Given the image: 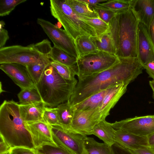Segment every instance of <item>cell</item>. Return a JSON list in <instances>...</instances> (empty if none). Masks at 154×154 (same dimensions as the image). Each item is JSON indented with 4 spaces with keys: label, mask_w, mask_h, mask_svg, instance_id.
<instances>
[{
    "label": "cell",
    "mask_w": 154,
    "mask_h": 154,
    "mask_svg": "<svg viewBox=\"0 0 154 154\" xmlns=\"http://www.w3.org/2000/svg\"><path fill=\"white\" fill-rule=\"evenodd\" d=\"M119 58V63L103 71L78 77L69 100L72 106L112 86L121 83L128 85L142 73L143 68L137 57Z\"/></svg>",
    "instance_id": "6da1fadb"
},
{
    "label": "cell",
    "mask_w": 154,
    "mask_h": 154,
    "mask_svg": "<svg viewBox=\"0 0 154 154\" xmlns=\"http://www.w3.org/2000/svg\"><path fill=\"white\" fill-rule=\"evenodd\" d=\"M139 21L131 7L116 13L109 24V32L114 41L119 57L137 58Z\"/></svg>",
    "instance_id": "7a4b0ae2"
},
{
    "label": "cell",
    "mask_w": 154,
    "mask_h": 154,
    "mask_svg": "<svg viewBox=\"0 0 154 154\" xmlns=\"http://www.w3.org/2000/svg\"><path fill=\"white\" fill-rule=\"evenodd\" d=\"M0 135L11 148H34L21 116L19 104L13 100H5L0 106Z\"/></svg>",
    "instance_id": "3957f363"
},
{
    "label": "cell",
    "mask_w": 154,
    "mask_h": 154,
    "mask_svg": "<svg viewBox=\"0 0 154 154\" xmlns=\"http://www.w3.org/2000/svg\"><path fill=\"white\" fill-rule=\"evenodd\" d=\"M77 82L64 79L50 64L36 87L45 106L55 107L69 100Z\"/></svg>",
    "instance_id": "277c9868"
},
{
    "label": "cell",
    "mask_w": 154,
    "mask_h": 154,
    "mask_svg": "<svg viewBox=\"0 0 154 154\" xmlns=\"http://www.w3.org/2000/svg\"><path fill=\"white\" fill-rule=\"evenodd\" d=\"M51 48L47 39L26 46H4L0 48V64L16 63L26 66L49 57Z\"/></svg>",
    "instance_id": "5b68a950"
},
{
    "label": "cell",
    "mask_w": 154,
    "mask_h": 154,
    "mask_svg": "<svg viewBox=\"0 0 154 154\" xmlns=\"http://www.w3.org/2000/svg\"><path fill=\"white\" fill-rule=\"evenodd\" d=\"M50 8L51 15L74 41L82 35L97 36L94 28L83 20V16L74 12L66 0H50Z\"/></svg>",
    "instance_id": "8992f818"
},
{
    "label": "cell",
    "mask_w": 154,
    "mask_h": 154,
    "mask_svg": "<svg viewBox=\"0 0 154 154\" xmlns=\"http://www.w3.org/2000/svg\"><path fill=\"white\" fill-rule=\"evenodd\" d=\"M120 61L117 55L104 51L79 56L76 66L78 77L91 75L103 71Z\"/></svg>",
    "instance_id": "52a82bcc"
},
{
    "label": "cell",
    "mask_w": 154,
    "mask_h": 154,
    "mask_svg": "<svg viewBox=\"0 0 154 154\" xmlns=\"http://www.w3.org/2000/svg\"><path fill=\"white\" fill-rule=\"evenodd\" d=\"M51 126L53 138L57 146L72 154H88L84 145L86 136L58 125Z\"/></svg>",
    "instance_id": "ba28073f"
},
{
    "label": "cell",
    "mask_w": 154,
    "mask_h": 154,
    "mask_svg": "<svg viewBox=\"0 0 154 154\" xmlns=\"http://www.w3.org/2000/svg\"><path fill=\"white\" fill-rule=\"evenodd\" d=\"M37 22L53 43L54 46L77 59L78 58L75 41L64 29L41 18L37 19Z\"/></svg>",
    "instance_id": "9c48e42d"
},
{
    "label": "cell",
    "mask_w": 154,
    "mask_h": 154,
    "mask_svg": "<svg viewBox=\"0 0 154 154\" xmlns=\"http://www.w3.org/2000/svg\"><path fill=\"white\" fill-rule=\"evenodd\" d=\"M116 130L147 137L154 133V115L135 116L111 123Z\"/></svg>",
    "instance_id": "30bf717a"
},
{
    "label": "cell",
    "mask_w": 154,
    "mask_h": 154,
    "mask_svg": "<svg viewBox=\"0 0 154 154\" xmlns=\"http://www.w3.org/2000/svg\"><path fill=\"white\" fill-rule=\"evenodd\" d=\"M101 120L98 108L87 111L74 110L70 129L84 135H91L94 126Z\"/></svg>",
    "instance_id": "8fae6325"
},
{
    "label": "cell",
    "mask_w": 154,
    "mask_h": 154,
    "mask_svg": "<svg viewBox=\"0 0 154 154\" xmlns=\"http://www.w3.org/2000/svg\"><path fill=\"white\" fill-rule=\"evenodd\" d=\"M24 125L35 149L45 145L57 146L53 138L51 125L44 121L24 122Z\"/></svg>",
    "instance_id": "7c38bea8"
},
{
    "label": "cell",
    "mask_w": 154,
    "mask_h": 154,
    "mask_svg": "<svg viewBox=\"0 0 154 154\" xmlns=\"http://www.w3.org/2000/svg\"><path fill=\"white\" fill-rule=\"evenodd\" d=\"M0 69L9 76L21 90L35 88L36 85L26 67L16 63L0 64Z\"/></svg>",
    "instance_id": "4fadbf2b"
},
{
    "label": "cell",
    "mask_w": 154,
    "mask_h": 154,
    "mask_svg": "<svg viewBox=\"0 0 154 154\" xmlns=\"http://www.w3.org/2000/svg\"><path fill=\"white\" fill-rule=\"evenodd\" d=\"M137 58L142 66L154 61V45L145 25L140 23L138 30Z\"/></svg>",
    "instance_id": "5bb4252c"
},
{
    "label": "cell",
    "mask_w": 154,
    "mask_h": 154,
    "mask_svg": "<svg viewBox=\"0 0 154 154\" xmlns=\"http://www.w3.org/2000/svg\"><path fill=\"white\" fill-rule=\"evenodd\" d=\"M128 85L123 83L119 84L110 88L98 108L102 120H105L109 115L111 109L126 91Z\"/></svg>",
    "instance_id": "9a60e30c"
},
{
    "label": "cell",
    "mask_w": 154,
    "mask_h": 154,
    "mask_svg": "<svg viewBox=\"0 0 154 154\" xmlns=\"http://www.w3.org/2000/svg\"><path fill=\"white\" fill-rule=\"evenodd\" d=\"M114 140L115 143L131 150L149 146L147 137L137 135L121 130H115Z\"/></svg>",
    "instance_id": "2e32d148"
},
{
    "label": "cell",
    "mask_w": 154,
    "mask_h": 154,
    "mask_svg": "<svg viewBox=\"0 0 154 154\" xmlns=\"http://www.w3.org/2000/svg\"><path fill=\"white\" fill-rule=\"evenodd\" d=\"M131 8L147 29L154 20V0H131Z\"/></svg>",
    "instance_id": "e0dca14e"
},
{
    "label": "cell",
    "mask_w": 154,
    "mask_h": 154,
    "mask_svg": "<svg viewBox=\"0 0 154 154\" xmlns=\"http://www.w3.org/2000/svg\"><path fill=\"white\" fill-rule=\"evenodd\" d=\"M21 116L24 122L43 121V115L46 106L43 102L28 104H19Z\"/></svg>",
    "instance_id": "ac0fdd59"
},
{
    "label": "cell",
    "mask_w": 154,
    "mask_h": 154,
    "mask_svg": "<svg viewBox=\"0 0 154 154\" xmlns=\"http://www.w3.org/2000/svg\"><path fill=\"white\" fill-rule=\"evenodd\" d=\"M115 130L111 123L104 120L101 121L94 126L92 134L96 136L105 143L110 147L115 143L114 140Z\"/></svg>",
    "instance_id": "d6986e66"
},
{
    "label": "cell",
    "mask_w": 154,
    "mask_h": 154,
    "mask_svg": "<svg viewBox=\"0 0 154 154\" xmlns=\"http://www.w3.org/2000/svg\"><path fill=\"white\" fill-rule=\"evenodd\" d=\"M112 86L93 94L72 107L74 110L79 111L90 110L98 108L105 95Z\"/></svg>",
    "instance_id": "ffe728a7"
},
{
    "label": "cell",
    "mask_w": 154,
    "mask_h": 154,
    "mask_svg": "<svg viewBox=\"0 0 154 154\" xmlns=\"http://www.w3.org/2000/svg\"><path fill=\"white\" fill-rule=\"evenodd\" d=\"M58 115L59 125L70 129L73 117L74 109L71 105L69 100L61 103L56 107Z\"/></svg>",
    "instance_id": "44dd1931"
},
{
    "label": "cell",
    "mask_w": 154,
    "mask_h": 154,
    "mask_svg": "<svg viewBox=\"0 0 154 154\" xmlns=\"http://www.w3.org/2000/svg\"><path fill=\"white\" fill-rule=\"evenodd\" d=\"M90 38L98 51L116 55L115 44L109 31L99 36H90Z\"/></svg>",
    "instance_id": "7402d4cb"
},
{
    "label": "cell",
    "mask_w": 154,
    "mask_h": 154,
    "mask_svg": "<svg viewBox=\"0 0 154 154\" xmlns=\"http://www.w3.org/2000/svg\"><path fill=\"white\" fill-rule=\"evenodd\" d=\"M74 12L77 14L89 18H99L93 8L81 0H66Z\"/></svg>",
    "instance_id": "603a6c76"
},
{
    "label": "cell",
    "mask_w": 154,
    "mask_h": 154,
    "mask_svg": "<svg viewBox=\"0 0 154 154\" xmlns=\"http://www.w3.org/2000/svg\"><path fill=\"white\" fill-rule=\"evenodd\" d=\"M49 57L52 61L69 67H74L76 65L77 58L54 46L52 47Z\"/></svg>",
    "instance_id": "cb8c5ba5"
},
{
    "label": "cell",
    "mask_w": 154,
    "mask_h": 154,
    "mask_svg": "<svg viewBox=\"0 0 154 154\" xmlns=\"http://www.w3.org/2000/svg\"><path fill=\"white\" fill-rule=\"evenodd\" d=\"M51 61L48 57L25 66L35 85L40 81L46 68L51 64Z\"/></svg>",
    "instance_id": "d4e9b609"
},
{
    "label": "cell",
    "mask_w": 154,
    "mask_h": 154,
    "mask_svg": "<svg viewBox=\"0 0 154 154\" xmlns=\"http://www.w3.org/2000/svg\"><path fill=\"white\" fill-rule=\"evenodd\" d=\"M75 42L79 57L99 51L92 41L90 36H81L77 38Z\"/></svg>",
    "instance_id": "484cf974"
},
{
    "label": "cell",
    "mask_w": 154,
    "mask_h": 154,
    "mask_svg": "<svg viewBox=\"0 0 154 154\" xmlns=\"http://www.w3.org/2000/svg\"><path fill=\"white\" fill-rule=\"evenodd\" d=\"M84 145L88 154H113L110 146L99 143L92 137H87Z\"/></svg>",
    "instance_id": "4316f807"
},
{
    "label": "cell",
    "mask_w": 154,
    "mask_h": 154,
    "mask_svg": "<svg viewBox=\"0 0 154 154\" xmlns=\"http://www.w3.org/2000/svg\"><path fill=\"white\" fill-rule=\"evenodd\" d=\"M20 104H28L43 102L36 89L22 90L17 94Z\"/></svg>",
    "instance_id": "83f0119b"
},
{
    "label": "cell",
    "mask_w": 154,
    "mask_h": 154,
    "mask_svg": "<svg viewBox=\"0 0 154 154\" xmlns=\"http://www.w3.org/2000/svg\"><path fill=\"white\" fill-rule=\"evenodd\" d=\"M131 0H107L98 5L117 13L126 11L131 7Z\"/></svg>",
    "instance_id": "f1b7e54d"
},
{
    "label": "cell",
    "mask_w": 154,
    "mask_h": 154,
    "mask_svg": "<svg viewBox=\"0 0 154 154\" xmlns=\"http://www.w3.org/2000/svg\"><path fill=\"white\" fill-rule=\"evenodd\" d=\"M51 64L64 79L70 81L76 80L75 78V76L77 74L76 65L74 67H70L52 61Z\"/></svg>",
    "instance_id": "f546056e"
},
{
    "label": "cell",
    "mask_w": 154,
    "mask_h": 154,
    "mask_svg": "<svg viewBox=\"0 0 154 154\" xmlns=\"http://www.w3.org/2000/svg\"><path fill=\"white\" fill-rule=\"evenodd\" d=\"M83 18L85 22L94 28L97 36L101 35L109 31V24L99 18H91L83 17Z\"/></svg>",
    "instance_id": "4dcf8cb0"
},
{
    "label": "cell",
    "mask_w": 154,
    "mask_h": 154,
    "mask_svg": "<svg viewBox=\"0 0 154 154\" xmlns=\"http://www.w3.org/2000/svg\"><path fill=\"white\" fill-rule=\"evenodd\" d=\"M26 0H1L0 1V16L9 15L19 4Z\"/></svg>",
    "instance_id": "1f68e13d"
},
{
    "label": "cell",
    "mask_w": 154,
    "mask_h": 154,
    "mask_svg": "<svg viewBox=\"0 0 154 154\" xmlns=\"http://www.w3.org/2000/svg\"><path fill=\"white\" fill-rule=\"evenodd\" d=\"M43 120L50 125H59V122L56 107L45 106L43 115Z\"/></svg>",
    "instance_id": "d6a6232c"
},
{
    "label": "cell",
    "mask_w": 154,
    "mask_h": 154,
    "mask_svg": "<svg viewBox=\"0 0 154 154\" xmlns=\"http://www.w3.org/2000/svg\"><path fill=\"white\" fill-rule=\"evenodd\" d=\"M91 7L96 12L99 18L108 24L116 14L97 5Z\"/></svg>",
    "instance_id": "836d02e7"
},
{
    "label": "cell",
    "mask_w": 154,
    "mask_h": 154,
    "mask_svg": "<svg viewBox=\"0 0 154 154\" xmlns=\"http://www.w3.org/2000/svg\"><path fill=\"white\" fill-rule=\"evenodd\" d=\"M38 154H72L58 146L45 145L36 149Z\"/></svg>",
    "instance_id": "e575fe53"
},
{
    "label": "cell",
    "mask_w": 154,
    "mask_h": 154,
    "mask_svg": "<svg viewBox=\"0 0 154 154\" xmlns=\"http://www.w3.org/2000/svg\"><path fill=\"white\" fill-rule=\"evenodd\" d=\"M9 154H38L36 149L25 147L12 148Z\"/></svg>",
    "instance_id": "d590c367"
},
{
    "label": "cell",
    "mask_w": 154,
    "mask_h": 154,
    "mask_svg": "<svg viewBox=\"0 0 154 154\" xmlns=\"http://www.w3.org/2000/svg\"><path fill=\"white\" fill-rule=\"evenodd\" d=\"M5 22L0 21V48L4 47L7 41L9 38L8 31L4 28Z\"/></svg>",
    "instance_id": "8d00e7d4"
},
{
    "label": "cell",
    "mask_w": 154,
    "mask_h": 154,
    "mask_svg": "<svg viewBox=\"0 0 154 154\" xmlns=\"http://www.w3.org/2000/svg\"><path fill=\"white\" fill-rule=\"evenodd\" d=\"M110 147L113 154H135L130 150L116 143Z\"/></svg>",
    "instance_id": "74e56055"
},
{
    "label": "cell",
    "mask_w": 154,
    "mask_h": 154,
    "mask_svg": "<svg viewBox=\"0 0 154 154\" xmlns=\"http://www.w3.org/2000/svg\"><path fill=\"white\" fill-rule=\"evenodd\" d=\"M0 154H9L12 148L0 135Z\"/></svg>",
    "instance_id": "f35d334b"
},
{
    "label": "cell",
    "mask_w": 154,
    "mask_h": 154,
    "mask_svg": "<svg viewBox=\"0 0 154 154\" xmlns=\"http://www.w3.org/2000/svg\"><path fill=\"white\" fill-rule=\"evenodd\" d=\"M150 77L154 80V61L150 62L143 66Z\"/></svg>",
    "instance_id": "ab89813d"
},
{
    "label": "cell",
    "mask_w": 154,
    "mask_h": 154,
    "mask_svg": "<svg viewBox=\"0 0 154 154\" xmlns=\"http://www.w3.org/2000/svg\"><path fill=\"white\" fill-rule=\"evenodd\" d=\"M130 150L135 154H154V149L149 146L143 148Z\"/></svg>",
    "instance_id": "60d3db41"
},
{
    "label": "cell",
    "mask_w": 154,
    "mask_h": 154,
    "mask_svg": "<svg viewBox=\"0 0 154 154\" xmlns=\"http://www.w3.org/2000/svg\"><path fill=\"white\" fill-rule=\"evenodd\" d=\"M81 1L88 4L90 6L92 7L98 4L106 2L107 0H81Z\"/></svg>",
    "instance_id": "b9f144b4"
},
{
    "label": "cell",
    "mask_w": 154,
    "mask_h": 154,
    "mask_svg": "<svg viewBox=\"0 0 154 154\" xmlns=\"http://www.w3.org/2000/svg\"><path fill=\"white\" fill-rule=\"evenodd\" d=\"M148 30L154 45V20L151 23Z\"/></svg>",
    "instance_id": "7bdbcfd3"
},
{
    "label": "cell",
    "mask_w": 154,
    "mask_h": 154,
    "mask_svg": "<svg viewBox=\"0 0 154 154\" xmlns=\"http://www.w3.org/2000/svg\"><path fill=\"white\" fill-rule=\"evenodd\" d=\"M149 147L154 149V133L147 137Z\"/></svg>",
    "instance_id": "ee69618b"
},
{
    "label": "cell",
    "mask_w": 154,
    "mask_h": 154,
    "mask_svg": "<svg viewBox=\"0 0 154 154\" xmlns=\"http://www.w3.org/2000/svg\"><path fill=\"white\" fill-rule=\"evenodd\" d=\"M149 84L153 92V97L154 99V80H152L149 81Z\"/></svg>",
    "instance_id": "f6af8a7d"
}]
</instances>
